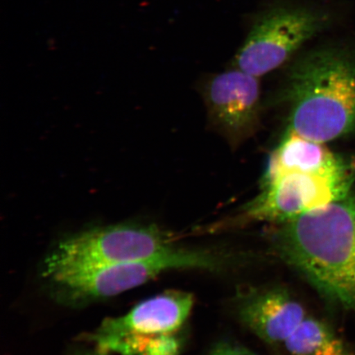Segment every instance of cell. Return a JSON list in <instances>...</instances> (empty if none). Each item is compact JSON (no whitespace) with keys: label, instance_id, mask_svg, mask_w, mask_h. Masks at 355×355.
<instances>
[{"label":"cell","instance_id":"ba28073f","mask_svg":"<svg viewBox=\"0 0 355 355\" xmlns=\"http://www.w3.org/2000/svg\"><path fill=\"white\" fill-rule=\"evenodd\" d=\"M259 78L238 69L216 75L207 83L206 101L213 123L229 139L250 135L259 117Z\"/></svg>","mask_w":355,"mask_h":355},{"label":"cell","instance_id":"3957f363","mask_svg":"<svg viewBox=\"0 0 355 355\" xmlns=\"http://www.w3.org/2000/svg\"><path fill=\"white\" fill-rule=\"evenodd\" d=\"M233 257L177 246L150 259L87 268L42 270V277L62 304L85 305L110 298L152 281L171 270H224Z\"/></svg>","mask_w":355,"mask_h":355},{"label":"cell","instance_id":"7c38bea8","mask_svg":"<svg viewBox=\"0 0 355 355\" xmlns=\"http://www.w3.org/2000/svg\"><path fill=\"white\" fill-rule=\"evenodd\" d=\"M209 355H259L243 346L232 343H220L211 350Z\"/></svg>","mask_w":355,"mask_h":355},{"label":"cell","instance_id":"6da1fadb","mask_svg":"<svg viewBox=\"0 0 355 355\" xmlns=\"http://www.w3.org/2000/svg\"><path fill=\"white\" fill-rule=\"evenodd\" d=\"M272 245L324 298L355 312V194L279 224Z\"/></svg>","mask_w":355,"mask_h":355},{"label":"cell","instance_id":"5b68a950","mask_svg":"<svg viewBox=\"0 0 355 355\" xmlns=\"http://www.w3.org/2000/svg\"><path fill=\"white\" fill-rule=\"evenodd\" d=\"M175 237L155 224H119L67 237L44 260L42 270L87 268L150 259L177 247Z\"/></svg>","mask_w":355,"mask_h":355},{"label":"cell","instance_id":"8992f818","mask_svg":"<svg viewBox=\"0 0 355 355\" xmlns=\"http://www.w3.org/2000/svg\"><path fill=\"white\" fill-rule=\"evenodd\" d=\"M328 17L305 3L278 4L257 17L234 59V68L259 78L286 63L326 28Z\"/></svg>","mask_w":355,"mask_h":355},{"label":"cell","instance_id":"8fae6325","mask_svg":"<svg viewBox=\"0 0 355 355\" xmlns=\"http://www.w3.org/2000/svg\"><path fill=\"white\" fill-rule=\"evenodd\" d=\"M291 355H355L326 322L307 317L285 343Z\"/></svg>","mask_w":355,"mask_h":355},{"label":"cell","instance_id":"4fadbf2b","mask_svg":"<svg viewBox=\"0 0 355 355\" xmlns=\"http://www.w3.org/2000/svg\"><path fill=\"white\" fill-rule=\"evenodd\" d=\"M79 355H106V354L102 353L97 349L95 352H87Z\"/></svg>","mask_w":355,"mask_h":355},{"label":"cell","instance_id":"7a4b0ae2","mask_svg":"<svg viewBox=\"0 0 355 355\" xmlns=\"http://www.w3.org/2000/svg\"><path fill=\"white\" fill-rule=\"evenodd\" d=\"M288 130L325 144L355 132V59L318 49L293 65L288 80Z\"/></svg>","mask_w":355,"mask_h":355},{"label":"cell","instance_id":"30bf717a","mask_svg":"<svg viewBox=\"0 0 355 355\" xmlns=\"http://www.w3.org/2000/svg\"><path fill=\"white\" fill-rule=\"evenodd\" d=\"M343 162V159L336 157L324 144L288 130L282 143L270 155L263 184L288 173L322 172Z\"/></svg>","mask_w":355,"mask_h":355},{"label":"cell","instance_id":"277c9868","mask_svg":"<svg viewBox=\"0 0 355 355\" xmlns=\"http://www.w3.org/2000/svg\"><path fill=\"white\" fill-rule=\"evenodd\" d=\"M193 304L189 293H163L141 302L123 316L106 318L89 337L105 354L179 355V332Z\"/></svg>","mask_w":355,"mask_h":355},{"label":"cell","instance_id":"9c48e42d","mask_svg":"<svg viewBox=\"0 0 355 355\" xmlns=\"http://www.w3.org/2000/svg\"><path fill=\"white\" fill-rule=\"evenodd\" d=\"M248 329L270 345H285L307 318L304 306L282 288L257 293L239 309Z\"/></svg>","mask_w":355,"mask_h":355},{"label":"cell","instance_id":"52a82bcc","mask_svg":"<svg viewBox=\"0 0 355 355\" xmlns=\"http://www.w3.org/2000/svg\"><path fill=\"white\" fill-rule=\"evenodd\" d=\"M352 171L343 162L318 173H288L263 185V190L244 209L250 220L277 225L347 197Z\"/></svg>","mask_w":355,"mask_h":355}]
</instances>
